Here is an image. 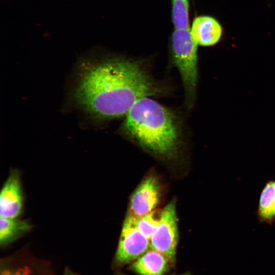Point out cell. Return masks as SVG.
Instances as JSON below:
<instances>
[{"instance_id":"6da1fadb","label":"cell","mask_w":275,"mask_h":275,"mask_svg":"<svg viewBox=\"0 0 275 275\" xmlns=\"http://www.w3.org/2000/svg\"><path fill=\"white\" fill-rule=\"evenodd\" d=\"M160 90L142 62L110 57L79 65L73 97L94 118L109 120L125 117L138 100Z\"/></svg>"},{"instance_id":"7a4b0ae2","label":"cell","mask_w":275,"mask_h":275,"mask_svg":"<svg viewBox=\"0 0 275 275\" xmlns=\"http://www.w3.org/2000/svg\"><path fill=\"white\" fill-rule=\"evenodd\" d=\"M124 117L121 130L141 147L163 156L176 153L182 130L172 110L147 96L138 100Z\"/></svg>"},{"instance_id":"3957f363","label":"cell","mask_w":275,"mask_h":275,"mask_svg":"<svg viewBox=\"0 0 275 275\" xmlns=\"http://www.w3.org/2000/svg\"><path fill=\"white\" fill-rule=\"evenodd\" d=\"M198 45L189 28L173 31L171 39L172 61L180 74L189 107L195 97L198 79Z\"/></svg>"},{"instance_id":"277c9868","label":"cell","mask_w":275,"mask_h":275,"mask_svg":"<svg viewBox=\"0 0 275 275\" xmlns=\"http://www.w3.org/2000/svg\"><path fill=\"white\" fill-rule=\"evenodd\" d=\"M178 240L175 204L171 202L162 210L159 225L150 239V247L164 255L174 265Z\"/></svg>"},{"instance_id":"5b68a950","label":"cell","mask_w":275,"mask_h":275,"mask_svg":"<svg viewBox=\"0 0 275 275\" xmlns=\"http://www.w3.org/2000/svg\"><path fill=\"white\" fill-rule=\"evenodd\" d=\"M150 247V240L138 228L135 216L130 214L123 225L114 262L121 266L136 260Z\"/></svg>"},{"instance_id":"8992f818","label":"cell","mask_w":275,"mask_h":275,"mask_svg":"<svg viewBox=\"0 0 275 275\" xmlns=\"http://www.w3.org/2000/svg\"><path fill=\"white\" fill-rule=\"evenodd\" d=\"M23 195L20 172L12 170L0 194V215L6 218H18L22 213Z\"/></svg>"},{"instance_id":"52a82bcc","label":"cell","mask_w":275,"mask_h":275,"mask_svg":"<svg viewBox=\"0 0 275 275\" xmlns=\"http://www.w3.org/2000/svg\"><path fill=\"white\" fill-rule=\"evenodd\" d=\"M160 196V188L153 177L145 179L136 189L130 200V214L135 217L145 215L155 209Z\"/></svg>"},{"instance_id":"ba28073f","label":"cell","mask_w":275,"mask_h":275,"mask_svg":"<svg viewBox=\"0 0 275 275\" xmlns=\"http://www.w3.org/2000/svg\"><path fill=\"white\" fill-rule=\"evenodd\" d=\"M190 31L195 41L198 45L203 46L215 45L223 35L220 23L215 18L206 15L195 17Z\"/></svg>"},{"instance_id":"9c48e42d","label":"cell","mask_w":275,"mask_h":275,"mask_svg":"<svg viewBox=\"0 0 275 275\" xmlns=\"http://www.w3.org/2000/svg\"><path fill=\"white\" fill-rule=\"evenodd\" d=\"M170 265L164 255L151 249L134 261L129 269L139 275H163Z\"/></svg>"},{"instance_id":"30bf717a","label":"cell","mask_w":275,"mask_h":275,"mask_svg":"<svg viewBox=\"0 0 275 275\" xmlns=\"http://www.w3.org/2000/svg\"><path fill=\"white\" fill-rule=\"evenodd\" d=\"M32 229V225L26 220L17 218L0 219V243L5 245L13 241Z\"/></svg>"},{"instance_id":"8fae6325","label":"cell","mask_w":275,"mask_h":275,"mask_svg":"<svg viewBox=\"0 0 275 275\" xmlns=\"http://www.w3.org/2000/svg\"><path fill=\"white\" fill-rule=\"evenodd\" d=\"M172 21L175 29L188 28L189 6L188 0H171Z\"/></svg>"},{"instance_id":"7c38bea8","label":"cell","mask_w":275,"mask_h":275,"mask_svg":"<svg viewBox=\"0 0 275 275\" xmlns=\"http://www.w3.org/2000/svg\"><path fill=\"white\" fill-rule=\"evenodd\" d=\"M161 214L162 210L154 209L143 216H135L138 228L149 240L159 225Z\"/></svg>"},{"instance_id":"4fadbf2b","label":"cell","mask_w":275,"mask_h":275,"mask_svg":"<svg viewBox=\"0 0 275 275\" xmlns=\"http://www.w3.org/2000/svg\"><path fill=\"white\" fill-rule=\"evenodd\" d=\"M260 215L266 219L275 216V182L267 184L263 190L260 200Z\"/></svg>"},{"instance_id":"5bb4252c","label":"cell","mask_w":275,"mask_h":275,"mask_svg":"<svg viewBox=\"0 0 275 275\" xmlns=\"http://www.w3.org/2000/svg\"><path fill=\"white\" fill-rule=\"evenodd\" d=\"M118 275H125V274H124L123 273H118Z\"/></svg>"},{"instance_id":"9a60e30c","label":"cell","mask_w":275,"mask_h":275,"mask_svg":"<svg viewBox=\"0 0 275 275\" xmlns=\"http://www.w3.org/2000/svg\"><path fill=\"white\" fill-rule=\"evenodd\" d=\"M181 275H190V274L186 273V274H181Z\"/></svg>"},{"instance_id":"2e32d148","label":"cell","mask_w":275,"mask_h":275,"mask_svg":"<svg viewBox=\"0 0 275 275\" xmlns=\"http://www.w3.org/2000/svg\"><path fill=\"white\" fill-rule=\"evenodd\" d=\"M67 275H72V274H67Z\"/></svg>"}]
</instances>
